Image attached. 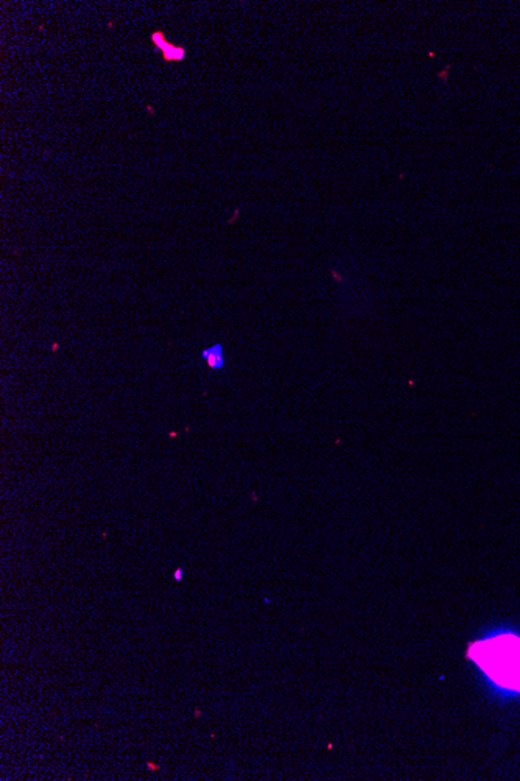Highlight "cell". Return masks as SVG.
Returning <instances> with one entry per match:
<instances>
[{
  "mask_svg": "<svg viewBox=\"0 0 520 781\" xmlns=\"http://www.w3.org/2000/svg\"><path fill=\"white\" fill-rule=\"evenodd\" d=\"M147 111H148L150 114H155V108H153L152 105H148V106H147Z\"/></svg>",
  "mask_w": 520,
  "mask_h": 781,
  "instance_id": "4",
  "label": "cell"
},
{
  "mask_svg": "<svg viewBox=\"0 0 520 781\" xmlns=\"http://www.w3.org/2000/svg\"><path fill=\"white\" fill-rule=\"evenodd\" d=\"M201 356H203V359L206 360L207 367L211 368V369H223L224 365H226L224 348H223L222 343H215L214 347L203 349V352H201Z\"/></svg>",
  "mask_w": 520,
  "mask_h": 781,
  "instance_id": "3",
  "label": "cell"
},
{
  "mask_svg": "<svg viewBox=\"0 0 520 781\" xmlns=\"http://www.w3.org/2000/svg\"><path fill=\"white\" fill-rule=\"evenodd\" d=\"M150 39H152L153 46L159 50V52L162 53V60L165 63H178V61H182L184 58H186V53H187L186 49L172 44L170 41L165 38L162 30L153 31L152 36H150Z\"/></svg>",
  "mask_w": 520,
  "mask_h": 781,
  "instance_id": "2",
  "label": "cell"
},
{
  "mask_svg": "<svg viewBox=\"0 0 520 781\" xmlns=\"http://www.w3.org/2000/svg\"><path fill=\"white\" fill-rule=\"evenodd\" d=\"M469 658L500 690L520 695V636L501 633L477 641Z\"/></svg>",
  "mask_w": 520,
  "mask_h": 781,
  "instance_id": "1",
  "label": "cell"
}]
</instances>
